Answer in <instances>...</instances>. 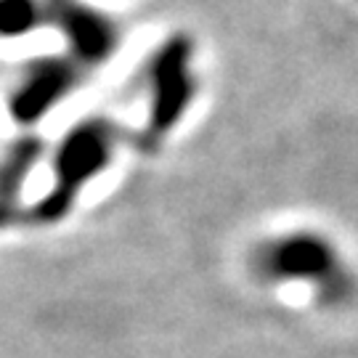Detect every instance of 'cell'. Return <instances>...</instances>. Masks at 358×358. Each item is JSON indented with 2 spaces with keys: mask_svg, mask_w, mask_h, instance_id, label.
<instances>
[{
  "mask_svg": "<svg viewBox=\"0 0 358 358\" xmlns=\"http://www.w3.org/2000/svg\"><path fill=\"white\" fill-rule=\"evenodd\" d=\"M85 66H80L69 56H48L29 64L22 72L19 83L13 85L8 109L13 122L19 125H35L43 117L53 112L59 103L72 96V90L80 85Z\"/></svg>",
  "mask_w": 358,
  "mask_h": 358,
  "instance_id": "obj_4",
  "label": "cell"
},
{
  "mask_svg": "<svg viewBox=\"0 0 358 358\" xmlns=\"http://www.w3.org/2000/svg\"><path fill=\"white\" fill-rule=\"evenodd\" d=\"M255 271L268 282L284 279H324L340 294H348L350 273L345 268V257L324 234L316 231H292L273 236L263 244L252 257Z\"/></svg>",
  "mask_w": 358,
  "mask_h": 358,
  "instance_id": "obj_3",
  "label": "cell"
},
{
  "mask_svg": "<svg viewBox=\"0 0 358 358\" xmlns=\"http://www.w3.org/2000/svg\"><path fill=\"white\" fill-rule=\"evenodd\" d=\"M149 85V128L138 141L154 149L170 130L192 109L196 99V69H194V45L189 38L176 35L159 45L146 66Z\"/></svg>",
  "mask_w": 358,
  "mask_h": 358,
  "instance_id": "obj_2",
  "label": "cell"
},
{
  "mask_svg": "<svg viewBox=\"0 0 358 358\" xmlns=\"http://www.w3.org/2000/svg\"><path fill=\"white\" fill-rule=\"evenodd\" d=\"M48 27V0H0V38H27Z\"/></svg>",
  "mask_w": 358,
  "mask_h": 358,
  "instance_id": "obj_6",
  "label": "cell"
},
{
  "mask_svg": "<svg viewBox=\"0 0 358 358\" xmlns=\"http://www.w3.org/2000/svg\"><path fill=\"white\" fill-rule=\"evenodd\" d=\"M122 138L125 133L103 117L85 120L69 130L53 157L51 192L32 210V217L40 223H53L66 215L75 205L77 194L112 162V154Z\"/></svg>",
  "mask_w": 358,
  "mask_h": 358,
  "instance_id": "obj_1",
  "label": "cell"
},
{
  "mask_svg": "<svg viewBox=\"0 0 358 358\" xmlns=\"http://www.w3.org/2000/svg\"><path fill=\"white\" fill-rule=\"evenodd\" d=\"M48 27L62 32L66 53L85 69L109 62L120 45L115 19L83 0H48Z\"/></svg>",
  "mask_w": 358,
  "mask_h": 358,
  "instance_id": "obj_5",
  "label": "cell"
}]
</instances>
